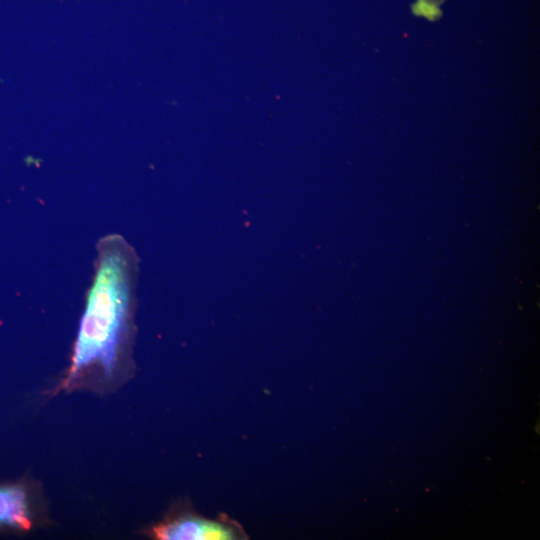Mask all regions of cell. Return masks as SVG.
Returning a JSON list of instances; mask_svg holds the SVG:
<instances>
[{"mask_svg":"<svg viewBox=\"0 0 540 540\" xmlns=\"http://www.w3.org/2000/svg\"><path fill=\"white\" fill-rule=\"evenodd\" d=\"M0 525L30 528L27 496L22 488L0 487Z\"/></svg>","mask_w":540,"mask_h":540,"instance_id":"3","label":"cell"},{"mask_svg":"<svg viewBox=\"0 0 540 540\" xmlns=\"http://www.w3.org/2000/svg\"><path fill=\"white\" fill-rule=\"evenodd\" d=\"M158 539L164 540H225L235 539L233 530L223 524L187 517L160 525L154 529Z\"/></svg>","mask_w":540,"mask_h":540,"instance_id":"2","label":"cell"},{"mask_svg":"<svg viewBox=\"0 0 540 540\" xmlns=\"http://www.w3.org/2000/svg\"><path fill=\"white\" fill-rule=\"evenodd\" d=\"M443 0H416L412 5L414 15L423 16L430 21H434L441 17V4Z\"/></svg>","mask_w":540,"mask_h":540,"instance_id":"4","label":"cell"},{"mask_svg":"<svg viewBox=\"0 0 540 540\" xmlns=\"http://www.w3.org/2000/svg\"><path fill=\"white\" fill-rule=\"evenodd\" d=\"M98 249L66 385L91 364L97 363L106 374L111 373L127 328L134 296V254L116 235L103 239Z\"/></svg>","mask_w":540,"mask_h":540,"instance_id":"1","label":"cell"}]
</instances>
